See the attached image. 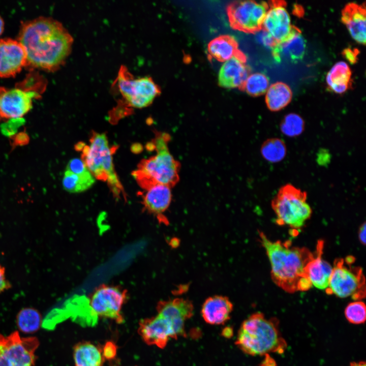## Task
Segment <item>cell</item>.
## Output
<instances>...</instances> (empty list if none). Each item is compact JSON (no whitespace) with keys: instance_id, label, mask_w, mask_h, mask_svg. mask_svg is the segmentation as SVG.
I'll return each instance as SVG.
<instances>
[{"instance_id":"6da1fadb","label":"cell","mask_w":366,"mask_h":366,"mask_svg":"<svg viewBox=\"0 0 366 366\" xmlns=\"http://www.w3.org/2000/svg\"><path fill=\"white\" fill-rule=\"evenodd\" d=\"M26 53L25 67L54 72L70 54L73 38L58 21L39 17L23 22L17 39Z\"/></svg>"},{"instance_id":"7a4b0ae2","label":"cell","mask_w":366,"mask_h":366,"mask_svg":"<svg viewBox=\"0 0 366 366\" xmlns=\"http://www.w3.org/2000/svg\"><path fill=\"white\" fill-rule=\"evenodd\" d=\"M259 241L265 250L273 282L288 293L306 291L313 286L306 267L314 256L308 248L293 246L290 240L271 241L259 232Z\"/></svg>"},{"instance_id":"3957f363","label":"cell","mask_w":366,"mask_h":366,"mask_svg":"<svg viewBox=\"0 0 366 366\" xmlns=\"http://www.w3.org/2000/svg\"><path fill=\"white\" fill-rule=\"evenodd\" d=\"M235 342L242 351L252 356L282 353L287 347L277 319H268L260 312L252 314L243 321Z\"/></svg>"},{"instance_id":"277c9868","label":"cell","mask_w":366,"mask_h":366,"mask_svg":"<svg viewBox=\"0 0 366 366\" xmlns=\"http://www.w3.org/2000/svg\"><path fill=\"white\" fill-rule=\"evenodd\" d=\"M168 134L157 132L150 144L156 154L142 160L132 174L139 186L146 190L156 185L174 186L179 180V164L170 152Z\"/></svg>"},{"instance_id":"5b68a950","label":"cell","mask_w":366,"mask_h":366,"mask_svg":"<svg viewBox=\"0 0 366 366\" xmlns=\"http://www.w3.org/2000/svg\"><path fill=\"white\" fill-rule=\"evenodd\" d=\"M90 144L82 142L75 147L81 151V159L95 178L107 181L115 197L124 194L123 186L114 170L112 155L115 149L110 147L106 135L93 132Z\"/></svg>"},{"instance_id":"8992f818","label":"cell","mask_w":366,"mask_h":366,"mask_svg":"<svg viewBox=\"0 0 366 366\" xmlns=\"http://www.w3.org/2000/svg\"><path fill=\"white\" fill-rule=\"evenodd\" d=\"M307 200L306 191L290 184L282 186L271 203L277 223L293 229L301 228L312 214Z\"/></svg>"},{"instance_id":"52a82bcc","label":"cell","mask_w":366,"mask_h":366,"mask_svg":"<svg viewBox=\"0 0 366 366\" xmlns=\"http://www.w3.org/2000/svg\"><path fill=\"white\" fill-rule=\"evenodd\" d=\"M352 256L339 258L333 262L327 294L340 298L350 297L354 300H361L365 297V280L361 267L353 264Z\"/></svg>"},{"instance_id":"ba28073f","label":"cell","mask_w":366,"mask_h":366,"mask_svg":"<svg viewBox=\"0 0 366 366\" xmlns=\"http://www.w3.org/2000/svg\"><path fill=\"white\" fill-rule=\"evenodd\" d=\"M129 107L142 108L149 105L160 93L158 86L150 77L135 78L127 68L121 66L113 82Z\"/></svg>"},{"instance_id":"9c48e42d","label":"cell","mask_w":366,"mask_h":366,"mask_svg":"<svg viewBox=\"0 0 366 366\" xmlns=\"http://www.w3.org/2000/svg\"><path fill=\"white\" fill-rule=\"evenodd\" d=\"M39 345L36 337L21 338L17 331L7 337L0 334V366H32Z\"/></svg>"},{"instance_id":"30bf717a","label":"cell","mask_w":366,"mask_h":366,"mask_svg":"<svg viewBox=\"0 0 366 366\" xmlns=\"http://www.w3.org/2000/svg\"><path fill=\"white\" fill-rule=\"evenodd\" d=\"M41 95L23 81L13 88L0 86V119L21 118L32 109L33 100Z\"/></svg>"},{"instance_id":"8fae6325","label":"cell","mask_w":366,"mask_h":366,"mask_svg":"<svg viewBox=\"0 0 366 366\" xmlns=\"http://www.w3.org/2000/svg\"><path fill=\"white\" fill-rule=\"evenodd\" d=\"M265 2L252 1L237 2L228 8V16L231 26L247 33H255L262 28L268 9Z\"/></svg>"},{"instance_id":"7c38bea8","label":"cell","mask_w":366,"mask_h":366,"mask_svg":"<svg viewBox=\"0 0 366 366\" xmlns=\"http://www.w3.org/2000/svg\"><path fill=\"white\" fill-rule=\"evenodd\" d=\"M127 297V291L117 286L103 285L98 287L89 298V306L93 313L115 320L124 321L121 311Z\"/></svg>"},{"instance_id":"4fadbf2b","label":"cell","mask_w":366,"mask_h":366,"mask_svg":"<svg viewBox=\"0 0 366 366\" xmlns=\"http://www.w3.org/2000/svg\"><path fill=\"white\" fill-rule=\"evenodd\" d=\"M139 325L138 333L148 345L163 349L170 339L179 337L172 323L158 314L141 320Z\"/></svg>"},{"instance_id":"5bb4252c","label":"cell","mask_w":366,"mask_h":366,"mask_svg":"<svg viewBox=\"0 0 366 366\" xmlns=\"http://www.w3.org/2000/svg\"><path fill=\"white\" fill-rule=\"evenodd\" d=\"M26 64V51L17 40L0 39V77L15 76Z\"/></svg>"},{"instance_id":"9a60e30c","label":"cell","mask_w":366,"mask_h":366,"mask_svg":"<svg viewBox=\"0 0 366 366\" xmlns=\"http://www.w3.org/2000/svg\"><path fill=\"white\" fill-rule=\"evenodd\" d=\"M268 9L264 18L262 27L277 43L286 39L290 34L293 25L283 1L269 2Z\"/></svg>"},{"instance_id":"2e32d148","label":"cell","mask_w":366,"mask_h":366,"mask_svg":"<svg viewBox=\"0 0 366 366\" xmlns=\"http://www.w3.org/2000/svg\"><path fill=\"white\" fill-rule=\"evenodd\" d=\"M158 314L171 321L180 336H185V322L193 315L194 306L191 301L175 298L160 301L157 306Z\"/></svg>"},{"instance_id":"e0dca14e","label":"cell","mask_w":366,"mask_h":366,"mask_svg":"<svg viewBox=\"0 0 366 366\" xmlns=\"http://www.w3.org/2000/svg\"><path fill=\"white\" fill-rule=\"evenodd\" d=\"M246 62V57L240 51L225 61L219 74L220 85L225 88H242L250 71Z\"/></svg>"},{"instance_id":"ac0fdd59","label":"cell","mask_w":366,"mask_h":366,"mask_svg":"<svg viewBox=\"0 0 366 366\" xmlns=\"http://www.w3.org/2000/svg\"><path fill=\"white\" fill-rule=\"evenodd\" d=\"M142 196L144 209L156 216L159 222L168 224L164 212L171 202V187L164 185H156L145 190Z\"/></svg>"},{"instance_id":"d6986e66","label":"cell","mask_w":366,"mask_h":366,"mask_svg":"<svg viewBox=\"0 0 366 366\" xmlns=\"http://www.w3.org/2000/svg\"><path fill=\"white\" fill-rule=\"evenodd\" d=\"M306 47V41L300 30L293 26L288 37L283 41L278 43L272 49V56L278 63L282 59L297 63L303 57Z\"/></svg>"},{"instance_id":"ffe728a7","label":"cell","mask_w":366,"mask_h":366,"mask_svg":"<svg viewBox=\"0 0 366 366\" xmlns=\"http://www.w3.org/2000/svg\"><path fill=\"white\" fill-rule=\"evenodd\" d=\"M324 241H317L313 258L308 264L306 272L312 286L326 290L329 284L332 267L323 258Z\"/></svg>"},{"instance_id":"44dd1931","label":"cell","mask_w":366,"mask_h":366,"mask_svg":"<svg viewBox=\"0 0 366 366\" xmlns=\"http://www.w3.org/2000/svg\"><path fill=\"white\" fill-rule=\"evenodd\" d=\"M233 305L228 297L215 295L208 297L201 308V315L204 320L211 325L225 323L230 318Z\"/></svg>"},{"instance_id":"7402d4cb","label":"cell","mask_w":366,"mask_h":366,"mask_svg":"<svg viewBox=\"0 0 366 366\" xmlns=\"http://www.w3.org/2000/svg\"><path fill=\"white\" fill-rule=\"evenodd\" d=\"M342 21L351 37L358 43H365V8L354 3L347 4L342 11Z\"/></svg>"},{"instance_id":"603a6c76","label":"cell","mask_w":366,"mask_h":366,"mask_svg":"<svg viewBox=\"0 0 366 366\" xmlns=\"http://www.w3.org/2000/svg\"><path fill=\"white\" fill-rule=\"evenodd\" d=\"M73 357L75 366H102L104 361L101 349L89 342L77 343Z\"/></svg>"},{"instance_id":"cb8c5ba5","label":"cell","mask_w":366,"mask_h":366,"mask_svg":"<svg viewBox=\"0 0 366 366\" xmlns=\"http://www.w3.org/2000/svg\"><path fill=\"white\" fill-rule=\"evenodd\" d=\"M351 72L348 65L344 62L336 63L326 76V82L330 89L342 94L351 85Z\"/></svg>"},{"instance_id":"d4e9b609","label":"cell","mask_w":366,"mask_h":366,"mask_svg":"<svg viewBox=\"0 0 366 366\" xmlns=\"http://www.w3.org/2000/svg\"><path fill=\"white\" fill-rule=\"evenodd\" d=\"M207 50L212 57L222 62L230 59L239 51L236 40L229 36H222L212 40L208 45Z\"/></svg>"},{"instance_id":"484cf974","label":"cell","mask_w":366,"mask_h":366,"mask_svg":"<svg viewBox=\"0 0 366 366\" xmlns=\"http://www.w3.org/2000/svg\"><path fill=\"white\" fill-rule=\"evenodd\" d=\"M292 97V93L289 86L285 83L277 82L268 88L265 102L270 110L278 111L290 102Z\"/></svg>"},{"instance_id":"4316f807","label":"cell","mask_w":366,"mask_h":366,"mask_svg":"<svg viewBox=\"0 0 366 366\" xmlns=\"http://www.w3.org/2000/svg\"><path fill=\"white\" fill-rule=\"evenodd\" d=\"M95 178L90 172L76 174L66 170L62 180L64 189L70 193H77L85 191L93 186Z\"/></svg>"},{"instance_id":"83f0119b","label":"cell","mask_w":366,"mask_h":366,"mask_svg":"<svg viewBox=\"0 0 366 366\" xmlns=\"http://www.w3.org/2000/svg\"><path fill=\"white\" fill-rule=\"evenodd\" d=\"M287 153L285 142L279 138H271L265 140L261 147V154L267 161L278 163L282 161Z\"/></svg>"},{"instance_id":"f1b7e54d","label":"cell","mask_w":366,"mask_h":366,"mask_svg":"<svg viewBox=\"0 0 366 366\" xmlns=\"http://www.w3.org/2000/svg\"><path fill=\"white\" fill-rule=\"evenodd\" d=\"M17 324L24 333H33L40 328L41 316L35 309L26 308L21 310L17 315Z\"/></svg>"},{"instance_id":"f546056e","label":"cell","mask_w":366,"mask_h":366,"mask_svg":"<svg viewBox=\"0 0 366 366\" xmlns=\"http://www.w3.org/2000/svg\"><path fill=\"white\" fill-rule=\"evenodd\" d=\"M304 126V121L300 115L291 113L285 116L280 124V130L284 135L294 137L302 134Z\"/></svg>"},{"instance_id":"4dcf8cb0","label":"cell","mask_w":366,"mask_h":366,"mask_svg":"<svg viewBox=\"0 0 366 366\" xmlns=\"http://www.w3.org/2000/svg\"><path fill=\"white\" fill-rule=\"evenodd\" d=\"M268 85L269 80L266 75L256 73L249 75L242 88L249 95L258 96L267 92Z\"/></svg>"},{"instance_id":"1f68e13d","label":"cell","mask_w":366,"mask_h":366,"mask_svg":"<svg viewBox=\"0 0 366 366\" xmlns=\"http://www.w3.org/2000/svg\"><path fill=\"white\" fill-rule=\"evenodd\" d=\"M344 314L346 319L353 324H361L364 323L366 318L365 303L361 300H354L349 303L346 307Z\"/></svg>"},{"instance_id":"d6a6232c","label":"cell","mask_w":366,"mask_h":366,"mask_svg":"<svg viewBox=\"0 0 366 366\" xmlns=\"http://www.w3.org/2000/svg\"><path fill=\"white\" fill-rule=\"evenodd\" d=\"M66 170L76 174H84L90 172L84 162L79 158L70 160L67 166Z\"/></svg>"},{"instance_id":"836d02e7","label":"cell","mask_w":366,"mask_h":366,"mask_svg":"<svg viewBox=\"0 0 366 366\" xmlns=\"http://www.w3.org/2000/svg\"><path fill=\"white\" fill-rule=\"evenodd\" d=\"M257 39L261 44L271 49L278 43L271 35L264 29L258 34Z\"/></svg>"},{"instance_id":"e575fe53","label":"cell","mask_w":366,"mask_h":366,"mask_svg":"<svg viewBox=\"0 0 366 366\" xmlns=\"http://www.w3.org/2000/svg\"><path fill=\"white\" fill-rule=\"evenodd\" d=\"M103 358L107 359L113 358L116 354V347L112 342H107L101 349Z\"/></svg>"},{"instance_id":"d590c367","label":"cell","mask_w":366,"mask_h":366,"mask_svg":"<svg viewBox=\"0 0 366 366\" xmlns=\"http://www.w3.org/2000/svg\"><path fill=\"white\" fill-rule=\"evenodd\" d=\"M11 287V284L6 278L5 268L0 264V294Z\"/></svg>"},{"instance_id":"8d00e7d4","label":"cell","mask_w":366,"mask_h":366,"mask_svg":"<svg viewBox=\"0 0 366 366\" xmlns=\"http://www.w3.org/2000/svg\"><path fill=\"white\" fill-rule=\"evenodd\" d=\"M358 54V49L351 48H347L342 52L343 55L351 64H354L357 61Z\"/></svg>"},{"instance_id":"74e56055","label":"cell","mask_w":366,"mask_h":366,"mask_svg":"<svg viewBox=\"0 0 366 366\" xmlns=\"http://www.w3.org/2000/svg\"><path fill=\"white\" fill-rule=\"evenodd\" d=\"M329 161V154L325 150H320L317 155V162L320 165H323Z\"/></svg>"},{"instance_id":"f35d334b","label":"cell","mask_w":366,"mask_h":366,"mask_svg":"<svg viewBox=\"0 0 366 366\" xmlns=\"http://www.w3.org/2000/svg\"><path fill=\"white\" fill-rule=\"evenodd\" d=\"M366 224L364 222L361 225L358 230V239L360 243L363 245H365L366 240Z\"/></svg>"},{"instance_id":"ab89813d","label":"cell","mask_w":366,"mask_h":366,"mask_svg":"<svg viewBox=\"0 0 366 366\" xmlns=\"http://www.w3.org/2000/svg\"><path fill=\"white\" fill-rule=\"evenodd\" d=\"M28 136L26 134L22 133L18 134L17 136L15 137L14 142L16 144L20 145L21 144H25V142H28Z\"/></svg>"},{"instance_id":"60d3db41","label":"cell","mask_w":366,"mask_h":366,"mask_svg":"<svg viewBox=\"0 0 366 366\" xmlns=\"http://www.w3.org/2000/svg\"><path fill=\"white\" fill-rule=\"evenodd\" d=\"M349 366H366V363L364 361H354L351 362Z\"/></svg>"},{"instance_id":"b9f144b4","label":"cell","mask_w":366,"mask_h":366,"mask_svg":"<svg viewBox=\"0 0 366 366\" xmlns=\"http://www.w3.org/2000/svg\"><path fill=\"white\" fill-rule=\"evenodd\" d=\"M4 21L3 19L0 16V35H2L4 30Z\"/></svg>"}]
</instances>
